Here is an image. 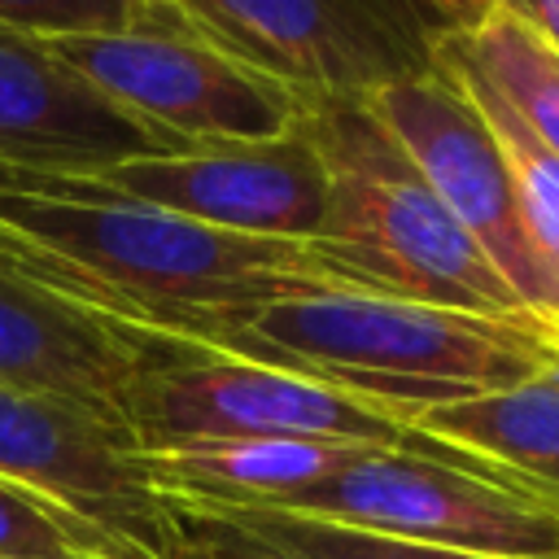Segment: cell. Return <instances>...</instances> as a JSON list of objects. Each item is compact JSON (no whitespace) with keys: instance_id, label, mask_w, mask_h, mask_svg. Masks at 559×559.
I'll list each match as a JSON object with an SVG mask.
<instances>
[{"instance_id":"cell-3","label":"cell","mask_w":559,"mask_h":559,"mask_svg":"<svg viewBox=\"0 0 559 559\" xmlns=\"http://www.w3.org/2000/svg\"><path fill=\"white\" fill-rule=\"evenodd\" d=\"M306 131L328 170L319 240L371 297L454 306L472 314H528L485 249L459 227L362 100L314 105Z\"/></svg>"},{"instance_id":"cell-12","label":"cell","mask_w":559,"mask_h":559,"mask_svg":"<svg viewBox=\"0 0 559 559\" xmlns=\"http://www.w3.org/2000/svg\"><path fill=\"white\" fill-rule=\"evenodd\" d=\"M166 336L114 323L0 271V384L122 419V397Z\"/></svg>"},{"instance_id":"cell-1","label":"cell","mask_w":559,"mask_h":559,"mask_svg":"<svg viewBox=\"0 0 559 559\" xmlns=\"http://www.w3.org/2000/svg\"><path fill=\"white\" fill-rule=\"evenodd\" d=\"M13 280L114 323L210 345L293 293H367L323 240L240 236L118 197L92 175L0 162Z\"/></svg>"},{"instance_id":"cell-13","label":"cell","mask_w":559,"mask_h":559,"mask_svg":"<svg viewBox=\"0 0 559 559\" xmlns=\"http://www.w3.org/2000/svg\"><path fill=\"white\" fill-rule=\"evenodd\" d=\"M367 445L332 441H197L135 450L144 480L162 498L205 507H280L301 489L336 476Z\"/></svg>"},{"instance_id":"cell-22","label":"cell","mask_w":559,"mask_h":559,"mask_svg":"<svg viewBox=\"0 0 559 559\" xmlns=\"http://www.w3.org/2000/svg\"><path fill=\"white\" fill-rule=\"evenodd\" d=\"M445 31H459V26H472L480 13L493 9V0H419Z\"/></svg>"},{"instance_id":"cell-17","label":"cell","mask_w":559,"mask_h":559,"mask_svg":"<svg viewBox=\"0 0 559 559\" xmlns=\"http://www.w3.org/2000/svg\"><path fill=\"white\" fill-rule=\"evenodd\" d=\"M183 507L227 528L245 546L262 550L266 559H485V555L428 550V546H406V542L336 528V524H323L297 511H275V507H205V502H183Z\"/></svg>"},{"instance_id":"cell-4","label":"cell","mask_w":559,"mask_h":559,"mask_svg":"<svg viewBox=\"0 0 559 559\" xmlns=\"http://www.w3.org/2000/svg\"><path fill=\"white\" fill-rule=\"evenodd\" d=\"M122 424L135 437V450H170L197 441H332L411 450L480 472L476 459L419 437L402 419L349 393L170 336L131 380L122 397Z\"/></svg>"},{"instance_id":"cell-16","label":"cell","mask_w":559,"mask_h":559,"mask_svg":"<svg viewBox=\"0 0 559 559\" xmlns=\"http://www.w3.org/2000/svg\"><path fill=\"white\" fill-rule=\"evenodd\" d=\"M445 39L498 92V100L559 153V57L498 4L472 26L445 31Z\"/></svg>"},{"instance_id":"cell-23","label":"cell","mask_w":559,"mask_h":559,"mask_svg":"<svg viewBox=\"0 0 559 559\" xmlns=\"http://www.w3.org/2000/svg\"><path fill=\"white\" fill-rule=\"evenodd\" d=\"M528 498H537V502H546V507H555L559 511V472L550 476V480H537V485H528L524 489Z\"/></svg>"},{"instance_id":"cell-19","label":"cell","mask_w":559,"mask_h":559,"mask_svg":"<svg viewBox=\"0 0 559 559\" xmlns=\"http://www.w3.org/2000/svg\"><path fill=\"white\" fill-rule=\"evenodd\" d=\"M157 0H0V31L31 39L109 35L140 26Z\"/></svg>"},{"instance_id":"cell-18","label":"cell","mask_w":559,"mask_h":559,"mask_svg":"<svg viewBox=\"0 0 559 559\" xmlns=\"http://www.w3.org/2000/svg\"><path fill=\"white\" fill-rule=\"evenodd\" d=\"M0 559H131L105 528L0 476Z\"/></svg>"},{"instance_id":"cell-21","label":"cell","mask_w":559,"mask_h":559,"mask_svg":"<svg viewBox=\"0 0 559 559\" xmlns=\"http://www.w3.org/2000/svg\"><path fill=\"white\" fill-rule=\"evenodd\" d=\"M520 26H528L555 57H559V0H493Z\"/></svg>"},{"instance_id":"cell-11","label":"cell","mask_w":559,"mask_h":559,"mask_svg":"<svg viewBox=\"0 0 559 559\" xmlns=\"http://www.w3.org/2000/svg\"><path fill=\"white\" fill-rule=\"evenodd\" d=\"M175 135L135 118L44 39L0 31V162L57 175H92L131 157L179 153Z\"/></svg>"},{"instance_id":"cell-24","label":"cell","mask_w":559,"mask_h":559,"mask_svg":"<svg viewBox=\"0 0 559 559\" xmlns=\"http://www.w3.org/2000/svg\"><path fill=\"white\" fill-rule=\"evenodd\" d=\"M546 332H550V341H555V349H559V319H550V323H546Z\"/></svg>"},{"instance_id":"cell-15","label":"cell","mask_w":559,"mask_h":559,"mask_svg":"<svg viewBox=\"0 0 559 559\" xmlns=\"http://www.w3.org/2000/svg\"><path fill=\"white\" fill-rule=\"evenodd\" d=\"M432 66L476 105V114L485 118L489 135L498 140V153H502V162H507V175H511V188H515V205H520L524 231H528L533 249L542 253L546 271L555 275V284H559V153L546 148V144L498 100V92L454 52V44H450L445 35H437Z\"/></svg>"},{"instance_id":"cell-10","label":"cell","mask_w":559,"mask_h":559,"mask_svg":"<svg viewBox=\"0 0 559 559\" xmlns=\"http://www.w3.org/2000/svg\"><path fill=\"white\" fill-rule=\"evenodd\" d=\"M0 476L92 520L131 559L162 537L166 507L140 472L135 437L92 406L0 384Z\"/></svg>"},{"instance_id":"cell-7","label":"cell","mask_w":559,"mask_h":559,"mask_svg":"<svg viewBox=\"0 0 559 559\" xmlns=\"http://www.w3.org/2000/svg\"><path fill=\"white\" fill-rule=\"evenodd\" d=\"M175 13L306 100H367L428 74L445 26L419 0H170Z\"/></svg>"},{"instance_id":"cell-20","label":"cell","mask_w":559,"mask_h":559,"mask_svg":"<svg viewBox=\"0 0 559 559\" xmlns=\"http://www.w3.org/2000/svg\"><path fill=\"white\" fill-rule=\"evenodd\" d=\"M162 507H166V524L144 559H266L262 550H253L240 537H231L227 528L210 524L192 507H183L175 498H162Z\"/></svg>"},{"instance_id":"cell-5","label":"cell","mask_w":559,"mask_h":559,"mask_svg":"<svg viewBox=\"0 0 559 559\" xmlns=\"http://www.w3.org/2000/svg\"><path fill=\"white\" fill-rule=\"evenodd\" d=\"M44 44L109 100L179 144L275 140L314 109L288 83L197 35L170 0H157L140 26Z\"/></svg>"},{"instance_id":"cell-6","label":"cell","mask_w":559,"mask_h":559,"mask_svg":"<svg viewBox=\"0 0 559 559\" xmlns=\"http://www.w3.org/2000/svg\"><path fill=\"white\" fill-rule=\"evenodd\" d=\"M275 511L485 559H559V511L498 480L411 450H362Z\"/></svg>"},{"instance_id":"cell-8","label":"cell","mask_w":559,"mask_h":559,"mask_svg":"<svg viewBox=\"0 0 559 559\" xmlns=\"http://www.w3.org/2000/svg\"><path fill=\"white\" fill-rule=\"evenodd\" d=\"M362 105L397 140L459 227L485 249L515 301L542 323L559 319V284L524 231L507 162L476 105L437 66L371 92Z\"/></svg>"},{"instance_id":"cell-14","label":"cell","mask_w":559,"mask_h":559,"mask_svg":"<svg viewBox=\"0 0 559 559\" xmlns=\"http://www.w3.org/2000/svg\"><path fill=\"white\" fill-rule=\"evenodd\" d=\"M411 428L463 459H476L524 493L559 472V362L511 389L428 406Z\"/></svg>"},{"instance_id":"cell-25","label":"cell","mask_w":559,"mask_h":559,"mask_svg":"<svg viewBox=\"0 0 559 559\" xmlns=\"http://www.w3.org/2000/svg\"><path fill=\"white\" fill-rule=\"evenodd\" d=\"M0 258H4V227H0Z\"/></svg>"},{"instance_id":"cell-2","label":"cell","mask_w":559,"mask_h":559,"mask_svg":"<svg viewBox=\"0 0 559 559\" xmlns=\"http://www.w3.org/2000/svg\"><path fill=\"white\" fill-rule=\"evenodd\" d=\"M205 349L306 376L406 428L428 406L511 389L559 362L546 323L533 314H472L371 293L280 297Z\"/></svg>"},{"instance_id":"cell-9","label":"cell","mask_w":559,"mask_h":559,"mask_svg":"<svg viewBox=\"0 0 559 559\" xmlns=\"http://www.w3.org/2000/svg\"><path fill=\"white\" fill-rule=\"evenodd\" d=\"M92 179L127 201L240 236L319 240L328 214V170L306 118L275 140L192 144L92 170Z\"/></svg>"}]
</instances>
